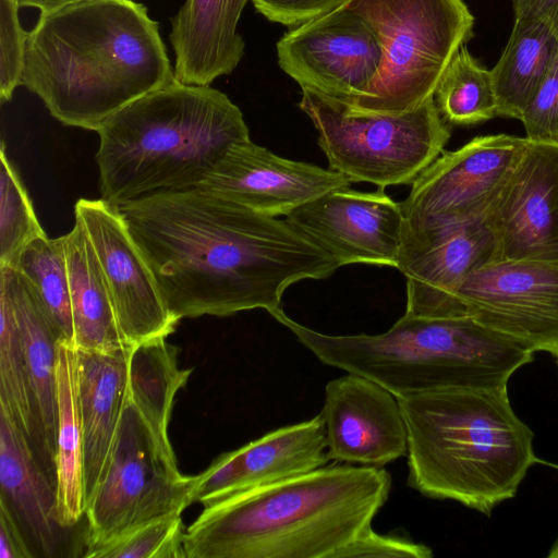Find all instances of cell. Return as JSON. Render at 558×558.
<instances>
[{"mask_svg": "<svg viewBox=\"0 0 558 558\" xmlns=\"http://www.w3.org/2000/svg\"><path fill=\"white\" fill-rule=\"evenodd\" d=\"M342 5L371 26L383 48L375 85L350 107L357 111L401 113L433 98L448 63L473 34L474 16L463 0H347Z\"/></svg>", "mask_w": 558, "mask_h": 558, "instance_id": "cell-7", "label": "cell"}, {"mask_svg": "<svg viewBox=\"0 0 558 558\" xmlns=\"http://www.w3.org/2000/svg\"><path fill=\"white\" fill-rule=\"evenodd\" d=\"M97 133L100 198L114 207L196 186L233 144L250 138L226 94L177 78L112 114Z\"/></svg>", "mask_w": 558, "mask_h": 558, "instance_id": "cell-5", "label": "cell"}, {"mask_svg": "<svg viewBox=\"0 0 558 558\" xmlns=\"http://www.w3.org/2000/svg\"><path fill=\"white\" fill-rule=\"evenodd\" d=\"M286 219L339 267L362 263L398 269L405 218L400 203L381 187L337 189L301 205Z\"/></svg>", "mask_w": 558, "mask_h": 558, "instance_id": "cell-14", "label": "cell"}, {"mask_svg": "<svg viewBox=\"0 0 558 558\" xmlns=\"http://www.w3.org/2000/svg\"><path fill=\"white\" fill-rule=\"evenodd\" d=\"M320 414L330 460L383 468L408 454L398 398L364 376L347 373L330 380Z\"/></svg>", "mask_w": 558, "mask_h": 558, "instance_id": "cell-18", "label": "cell"}, {"mask_svg": "<svg viewBox=\"0 0 558 558\" xmlns=\"http://www.w3.org/2000/svg\"><path fill=\"white\" fill-rule=\"evenodd\" d=\"M16 269L28 282L58 342L74 345V325L63 235L39 238L20 255Z\"/></svg>", "mask_w": 558, "mask_h": 558, "instance_id": "cell-29", "label": "cell"}, {"mask_svg": "<svg viewBox=\"0 0 558 558\" xmlns=\"http://www.w3.org/2000/svg\"><path fill=\"white\" fill-rule=\"evenodd\" d=\"M197 475L180 472L169 436L126 395L110 457L86 506L84 557L194 502Z\"/></svg>", "mask_w": 558, "mask_h": 558, "instance_id": "cell-9", "label": "cell"}, {"mask_svg": "<svg viewBox=\"0 0 558 558\" xmlns=\"http://www.w3.org/2000/svg\"><path fill=\"white\" fill-rule=\"evenodd\" d=\"M272 317L320 362L364 376L397 398L448 388L508 389L534 352L470 316L404 314L379 335L332 336L290 318Z\"/></svg>", "mask_w": 558, "mask_h": 558, "instance_id": "cell-6", "label": "cell"}, {"mask_svg": "<svg viewBox=\"0 0 558 558\" xmlns=\"http://www.w3.org/2000/svg\"><path fill=\"white\" fill-rule=\"evenodd\" d=\"M74 347L85 351L116 352L130 347L120 329L114 306L94 248L82 227L63 235Z\"/></svg>", "mask_w": 558, "mask_h": 558, "instance_id": "cell-24", "label": "cell"}, {"mask_svg": "<svg viewBox=\"0 0 558 558\" xmlns=\"http://www.w3.org/2000/svg\"><path fill=\"white\" fill-rule=\"evenodd\" d=\"M548 557H550V558H558V539L555 543V545L553 546L550 553L548 554Z\"/></svg>", "mask_w": 558, "mask_h": 558, "instance_id": "cell-40", "label": "cell"}, {"mask_svg": "<svg viewBox=\"0 0 558 558\" xmlns=\"http://www.w3.org/2000/svg\"><path fill=\"white\" fill-rule=\"evenodd\" d=\"M441 117L450 125H473L498 116L490 70L461 46L445 69L434 94Z\"/></svg>", "mask_w": 558, "mask_h": 558, "instance_id": "cell-30", "label": "cell"}, {"mask_svg": "<svg viewBox=\"0 0 558 558\" xmlns=\"http://www.w3.org/2000/svg\"><path fill=\"white\" fill-rule=\"evenodd\" d=\"M558 53V39L542 22L514 17L508 43L490 70L498 116L520 120Z\"/></svg>", "mask_w": 558, "mask_h": 558, "instance_id": "cell-26", "label": "cell"}, {"mask_svg": "<svg viewBox=\"0 0 558 558\" xmlns=\"http://www.w3.org/2000/svg\"><path fill=\"white\" fill-rule=\"evenodd\" d=\"M181 514L144 524L122 538L96 549V558H185Z\"/></svg>", "mask_w": 558, "mask_h": 558, "instance_id": "cell-32", "label": "cell"}, {"mask_svg": "<svg viewBox=\"0 0 558 558\" xmlns=\"http://www.w3.org/2000/svg\"><path fill=\"white\" fill-rule=\"evenodd\" d=\"M78 0H16L20 7H34L40 12H47Z\"/></svg>", "mask_w": 558, "mask_h": 558, "instance_id": "cell-39", "label": "cell"}, {"mask_svg": "<svg viewBox=\"0 0 558 558\" xmlns=\"http://www.w3.org/2000/svg\"><path fill=\"white\" fill-rule=\"evenodd\" d=\"M16 0H0V99L10 101L22 85L28 33L19 19Z\"/></svg>", "mask_w": 558, "mask_h": 558, "instance_id": "cell-33", "label": "cell"}, {"mask_svg": "<svg viewBox=\"0 0 558 558\" xmlns=\"http://www.w3.org/2000/svg\"><path fill=\"white\" fill-rule=\"evenodd\" d=\"M0 500L22 529L35 556H61L68 529L58 515L57 483L36 459L24 433L0 403Z\"/></svg>", "mask_w": 558, "mask_h": 558, "instance_id": "cell-20", "label": "cell"}, {"mask_svg": "<svg viewBox=\"0 0 558 558\" xmlns=\"http://www.w3.org/2000/svg\"><path fill=\"white\" fill-rule=\"evenodd\" d=\"M0 403L13 416L28 440L36 459L47 472L41 434L34 407L11 288L5 272L1 269Z\"/></svg>", "mask_w": 558, "mask_h": 558, "instance_id": "cell-28", "label": "cell"}, {"mask_svg": "<svg viewBox=\"0 0 558 558\" xmlns=\"http://www.w3.org/2000/svg\"><path fill=\"white\" fill-rule=\"evenodd\" d=\"M277 57L302 89L351 107L375 85L383 48L363 19L340 5L289 31L277 44Z\"/></svg>", "mask_w": 558, "mask_h": 558, "instance_id": "cell-11", "label": "cell"}, {"mask_svg": "<svg viewBox=\"0 0 558 558\" xmlns=\"http://www.w3.org/2000/svg\"><path fill=\"white\" fill-rule=\"evenodd\" d=\"M247 0H186L171 21L174 76L207 86L230 74L244 54L238 23Z\"/></svg>", "mask_w": 558, "mask_h": 558, "instance_id": "cell-21", "label": "cell"}, {"mask_svg": "<svg viewBox=\"0 0 558 558\" xmlns=\"http://www.w3.org/2000/svg\"><path fill=\"white\" fill-rule=\"evenodd\" d=\"M47 236L20 175L0 149V268H15L20 255L33 241Z\"/></svg>", "mask_w": 558, "mask_h": 558, "instance_id": "cell-31", "label": "cell"}, {"mask_svg": "<svg viewBox=\"0 0 558 558\" xmlns=\"http://www.w3.org/2000/svg\"><path fill=\"white\" fill-rule=\"evenodd\" d=\"M432 556V549L424 544L397 536L377 534L373 529H369L342 548L335 558H429Z\"/></svg>", "mask_w": 558, "mask_h": 558, "instance_id": "cell-35", "label": "cell"}, {"mask_svg": "<svg viewBox=\"0 0 558 558\" xmlns=\"http://www.w3.org/2000/svg\"><path fill=\"white\" fill-rule=\"evenodd\" d=\"M555 356H556V357H557V360H558V352L556 353V355H555Z\"/></svg>", "mask_w": 558, "mask_h": 558, "instance_id": "cell-41", "label": "cell"}, {"mask_svg": "<svg viewBox=\"0 0 558 558\" xmlns=\"http://www.w3.org/2000/svg\"><path fill=\"white\" fill-rule=\"evenodd\" d=\"M350 183L339 172L280 157L248 138L233 144L195 187L279 217Z\"/></svg>", "mask_w": 558, "mask_h": 558, "instance_id": "cell-17", "label": "cell"}, {"mask_svg": "<svg viewBox=\"0 0 558 558\" xmlns=\"http://www.w3.org/2000/svg\"><path fill=\"white\" fill-rule=\"evenodd\" d=\"M526 138V137H525ZM496 260L558 265V146L531 142L484 215Z\"/></svg>", "mask_w": 558, "mask_h": 558, "instance_id": "cell-15", "label": "cell"}, {"mask_svg": "<svg viewBox=\"0 0 558 558\" xmlns=\"http://www.w3.org/2000/svg\"><path fill=\"white\" fill-rule=\"evenodd\" d=\"M347 0H252L267 20L299 26L342 5Z\"/></svg>", "mask_w": 558, "mask_h": 558, "instance_id": "cell-36", "label": "cell"}, {"mask_svg": "<svg viewBox=\"0 0 558 558\" xmlns=\"http://www.w3.org/2000/svg\"><path fill=\"white\" fill-rule=\"evenodd\" d=\"M383 468L324 465L204 506L185 558H335L372 529L388 499Z\"/></svg>", "mask_w": 558, "mask_h": 558, "instance_id": "cell-3", "label": "cell"}, {"mask_svg": "<svg viewBox=\"0 0 558 558\" xmlns=\"http://www.w3.org/2000/svg\"><path fill=\"white\" fill-rule=\"evenodd\" d=\"M514 17L545 24L558 39V0H511Z\"/></svg>", "mask_w": 558, "mask_h": 558, "instance_id": "cell-38", "label": "cell"}, {"mask_svg": "<svg viewBox=\"0 0 558 558\" xmlns=\"http://www.w3.org/2000/svg\"><path fill=\"white\" fill-rule=\"evenodd\" d=\"M408 428V485L487 515L539 460L508 389L448 388L398 398Z\"/></svg>", "mask_w": 558, "mask_h": 558, "instance_id": "cell-4", "label": "cell"}, {"mask_svg": "<svg viewBox=\"0 0 558 558\" xmlns=\"http://www.w3.org/2000/svg\"><path fill=\"white\" fill-rule=\"evenodd\" d=\"M299 107L317 131L329 169L353 183L381 189L412 184L444 153L451 136L434 97L405 112L378 113L302 89Z\"/></svg>", "mask_w": 558, "mask_h": 558, "instance_id": "cell-8", "label": "cell"}, {"mask_svg": "<svg viewBox=\"0 0 558 558\" xmlns=\"http://www.w3.org/2000/svg\"><path fill=\"white\" fill-rule=\"evenodd\" d=\"M8 277L17 317L22 347L36 416L41 434L46 470L56 481V450L58 427L57 401V342L26 279L16 270L1 267Z\"/></svg>", "mask_w": 558, "mask_h": 558, "instance_id": "cell-23", "label": "cell"}, {"mask_svg": "<svg viewBox=\"0 0 558 558\" xmlns=\"http://www.w3.org/2000/svg\"><path fill=\"white\" fill-rule=\"evenodd\" d=\"M27 539L9 507L0 500V558H34Z\"/></svg>", "mask_w": 558, "mask_h": 558, "instance_id": "cell-37", "label": "cell"}, {"mask_svg": "<svg viewBox=\"0 0 558 558\" xmlns=\"http://www.w3.org/2000/svg\"><path fill=\"white\" fill-rule=\"evenodd\" d=\"M175 80L158 23L133 0H78L40 12L22 85L61 123L96 131Z\"/></svg>", "mask_w": 558, "mask_h": 558, "instance_id": "cell-2", "label": "cell"}, {"mask_svg": "<svg viewBox=\"0 0 558 558\" xmlns=\"http://www.w3.org/2000/svg\"><path fill=\"white\" fill-rule=\"evenodd\" d=\"M74 216L94 248L126 343L134 347L167 338L179 322L170 314L118 207L102 198H81Z\"/></svg>", "mask_w": 558, "mask_h": 558, "instance_id": "cell-13", "label": "cell"}, {"mask_svg": "<svg viewBox=\"0 0 558 558\" xmlns=\"http://www.w3.org/2000/svg\"><path fill=\"white\" fill-rule=\"evenodd\" d=\"M457 299L466 316L529 350L558 352V265L493 262L465 278Z\"/></svg>", "mask_w": 558, "mask_h": 558, "instance_id": "cell-12", "label": "cell"}, {"mask_svg": "<svg viewBox=\"0 0 558 558\" xmlns=\"http://www.w3.org/2000/svg\"><path fill=\"white\" fill-rule=\"evenodd\" d=\"M496 260V240L484 218L404 233L398 269L407 279V315L464 317L457 290Z\"/></svg>", "mask_w": 558, "mask_h": 558, "instance_id": "cell-16", "label": "cell"}, {"mask_svg": "<svg viewBox=\"0 0 558 558\" xmlns=\"http://www.w3.org/2000/svg\"><path fill=\"white\" fill-rule=\"evenodd\" d=\"M166 339L131 348L128 392L155 429L168 436L174 397L186 385L192 369L179 367L180 350Z\"/></svg>", "mask_w": 558, "mask_h": 558, "instance_id": "cell-27", "label": "cell"}, {"mask_svg": "<svg viewBox=\"0 0 558 558\" xmlns=\"http://www.w3.org/2000/svg\"><path fill=\"white\" fill-rule=\"evenodd\" d=\"M130 350L96 352L77 349L85 509L106 470L125 404Z\"/></svg>", "mask_w": 558, "mask_h": 558, "instance_id": "cell-22", "label": "cell"}, {"mask_svg": "<svg viewBox=\"0 0 558 558\" xmlns=\"http://www.w3.org/2000/svg\"><path fill=\"white\" fill-rule=\"evenodd\" d=\"M329 461L319 413L220 454L197 475L194 502L207 506L240 492L316 470Z\"/></svg>", "mask_w": 558, "mask_h": 558, "instance_id": "cell-19", "label": "cell"}, {"mask_svg": "<svg viewBox=\"0 0 558 558\" xmlns=\"http://www.w3.org/2000/svg\"><path fill=\"white\" fill-rule=\"evenodd\" d=\"M118 209L177 322L256 308L274 315L288 287L339 268L287 219L199 187L156 191Z\"/></svg>", "mask_w": 558, "mask_h": 558, "instance_id": "cell-1", "label": "cell"}, {"mask_svg": "<svg viewBox=\"0 0 558 558\" xmlns=\"http://www.w3.org/2000/svg\"><path fill=\"white\" fill-rule=\"evenodd\" d=\"M520 121L529 141L558 146V53Z\"/></svg>", "mask_w": 558, "mask_h": 558, "instance_id": "cell-34", "label": "cell"}, {"mask_svg": "<svg viewBox=\"0 0 558 558\" xmlns=\"http://www.w3.org/2000/svg\"><path fill=\"white\" fill-rule=\"evenodd\" d=\"M525 144V137L484 135L442 153L412 182L400 203L404 233L484 218Z\"/></svg>", "mask_w": 558, "mask_h": 558, "instance_id": "cell-10", "label": "cell"}, {"mask_svg": "<svg viewBox=\"0 0 558 558\" xmlns=\"http://www.w3.org/2000/svg\"><path fill=\"white\" fill-rule=\"evenodd\" d=\"M58 427L56 477L62 526L76 527L85 518L83 426L77 383V349L57 342Z\"/></svg>", "mask_w": 558, "mask_h": 558, "instance_id": "cell-25", "label": "cell"}]
</instances>
